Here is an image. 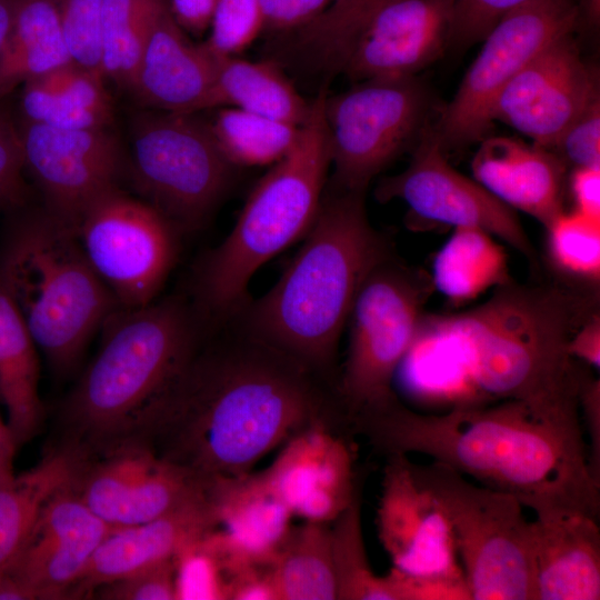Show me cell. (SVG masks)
I'll use <instances>...</instances> for the list:
<instances>
[{
  "label": "cell",
  "instance_id": "obj_17",
  "mask_svg": "<svg viewBox=\"0 0 600 600\" xmlns=\"http://www.w3.org/2000/svg\"><path fill=\"white\" fill-rule=\"evenodd\" d=\"M597 98L598 77L581 59L568 32L546 46L500 91L491 118L551 151Z\"/></svg>",
  "mask_w": 600,
  "mask_h": 600
},
{
  "label": "cell",
  "instance_id": "obj_40",
  "mask_svg": "<svg viewBox=\"0 0 600 600\" xmlns=\"http://www.w3.org/2000/svg\"><path fill=\"white\" fill-rule=\"evenodd\" d=\"M72 62L101 77L100 28L104 0H54Z\"/></svg>",
  "mask_w": 600,
  "mask_h": 600
},
{
  "label": "cell",
  "instance_id": "obj_49",
  "mask_svg": "<svg viewBox=\"0 0 600 600\" xmlns=\"http://www.w3.org/2000/svg\"><path fill=\"white\" fill-rule=\"evenodd\" d=\"M573 210L600 219V167L573 168L569 180Z\"/></svg>",
  "mask_w": 600,
  "mask_h": 600
},
{
  "label": "cell",
  "instance_id": "obj_28",
  "mask_svg": "<svg viewBox=\"0 0 600 600\" xmlns=\"http://www.w3.org/2000/svg\"><path fill=\"white\" fill-rule=\"evenodd\" d=\"M0 398L17 448L40 431L44 409L39 396L37 346L0 269Z\"/></svg>",
  "mask_w": 600,
  "mask_h": 600
},
{
  "label": "cell",
  "instance_id": "obj_18",
  "mask_svg": "<svg viewBox=\"0 0 600 600\" xmlns=\"http://www.w3.org/2000/svg\"><path fill=\"white\" fill-rule=\"evenodd\" d=\"M377 528L393 569L419 579L464 580L448 519L408 454L387 456Z\"/></svg>",
  "mask_w": 600,
  "mask_h": 600
},
{
  "label": "cell",
  "instance_id": "obj_20",
  "mask_svg": "<svg viewBox=\"0 0 600 600\" xmlns=\"http://www.w3.org/2000/svg\"><path fill=\"white\" fill-rule=\"evenodd\" d=\"M457 0H399L380 10L353 42L340 72L354 82L414 77L449 43Z\"/></svg>",
  "mask_w": 600,
  "mask_h": 600
},
{
  "label": "cell",
  "instance_id": "obj_43",
  "mask_svg": "<svg viewBox=\"0 0 600 600\" xmlns=\"http://www.w3.org/2000/svg\"><path fill=\"white\" fill-rule=\"evenodd\" d=\"M24 173L19 122L4 99L0 101V200L8 208L24 200Z\"/></svg>",
  "mask_w": 600,
  "mask_h": 600
},
{
  "label": "cell",
  "instance_id": "obj_16",
  "mask_svg": "<svg viewBox=\"0 0 600 600\" xmlns=\"http://www.w3.org/2000/svg\"><path fill=\"white\" fill-rule=\"evenodd\" d=\"M381 202L402 200L422 220L476 228L492 234L536 262L534 248L513 209L477 180L457 171L444 157L431 126H427L409 166L383 178L376 188Z\"/></svg>",
  "mask_w": 600,
  "mask_h": 600
},
{
  "label": "cell",
  "instance_id": "obj_23",
  "mask_svg": "<svg viewBox=\"0 0 600 600\" xmlns=\"http://www.w3.org/2000/svg\"><path fill=\"white\" fill-rule=\"evenodd\" d=\"M214 74V56L189 39L164 0L149 28L128 93L141 108L197 113L212 109Z\"/></svg>",
  "mask_w": 600,
  "mask_h": 600
},
{
  "label": "cell",
  "instance_id": "obj_26",
  "mask_svg": "<svg viewBox=\"0 0 600 600\" xmlns=\"http://www.w3.org/2000/svg\"><path fill=\"white\" fill-rule=\"evenodd\" d=\"M599 518L580 511L531 521L537 600L600 599Z\"/></svg>",
  "mask_w": 600,
  "mask_h": 600
},
{
  "label": "cell",
  "instance_id": "obj_37",
  "mask_svg": "<svg viewBox=\"0 0 600 600\" xmlns=\"http://www.w3.org/2000/svg\"><path fill=\"white\" fill-rule=\"evenodd\" d=\"M399 0H334L317 19L298 30L299 49L318 67L340 72L368 22Z\"/></svg>",
  "mask_w": 600,
  "mask_h": 600
},
{
  "label": "cell",
  "instance_id": "obj_56",
  "mask_svg": "<svg viewBox=\"0 0 600 600\" xmlns=\"http://www.w3.org/2000/svg\"><path fill=\"white\" fill-rule=\"evenodd\" d=\"M4 208H8V206L3 201L0 200V210H2Z\"/></svg>",
  "mask_w": 600,
  "mask_h": 600
},
{
  "label": "cell",
  "instance_id": "obj_44",
  "mask_svg": "<svg viewBox=\"0 0 600 600\" xmlns=\"http://www.w3.org/2000/svg\"><path fill=\"white\" fill-rule=\"evenodd\" d=\"M567 166L600 167V99H594L551 149Z\"/></svg>",
  "mask_w": 600,
  "mask_h": 600
},
{
  "label": "cell",
  "instance_id": "obj_27",
  "mask_svg": "<svg viewBox=\"0 0 600 600\" xmlns=\"http://www.w3.org/2000/svg\"><path fill=\"white\" fill-rule=\"evenodd\" d=\"M20 120L58 129L110 128L114 107L107 81L74 62L26 82Z\"/></svg>",
  "mask_w": 600,
  "mask_h": 600
},
{
  "label": "cell",
  "instance_id": "obj_54",
  "mask_svg": "<svg viewBox=\"0 0 600 600\" xmlns=\"http://www.w3.org/2000/svg\"><path fill=\"white\" fill-rule=\"evenodd\" d=\"M19 0H0V52L13 26Z\"/></svg>",
  "mask_w": 600,
  "mask_h": 600
},
{
  "label": "cell",
  "instance_id": "obj_39",
  "mask_svg": "<svg viewBox=\"0 0 600 600\" xmlns=\"http://www.w3.org/2000/svg\"><path fill=\"white\" fill-rule=\"evenodd\" d=\"M264 28L259 0H217L203 44L216 57L247 49Z\"/></svg>",
  "mask_w": 600,
  "mask_h": 600
},
{
  "label": "cell",
  "instance_id": "obj_30",
  "mask_svg": "<svg viewBox=\"0 0 600 600\" xmlns=\"http://www.w3.org/2000/svg\"><path fill=\"white\" fill-rule=\"evenodd\" d=\"M70 62L54 0H19L0 52V101L19 86Z\"/></svg>",
  "mask_w": 600,
  "mask_h": 600
},
{
  "label": "cell",
  "instance_id": "obj_19",
  "mask_svg": "<svg viewBox=\"0 0 600 600\" xmlns=\"http://www.w3.org/2000/svg\"><path fill=\"white\" fill-rule=\"evenodd\" d=\"M69 482L43 504L22 549L4 572L23 584L34 600L72 596L93 553L113 529L77 497Z\"/></svg>",
  "mask_w": 600,
  "mask_h": 600
},
{
  "label": "cell",
  "instance_id": "obj_2",
  "mask_svg": "<svg viewBox=\"0 0 600 600\" xmlns=\"http://www.w3.org/2000/svg\"><path fill=\"white\" fill-rule=\"evenodd\" d=\"M350 424L386 456H427L516 497L536 514L580 511L599 518L600 481L589 466L579 408L507 399L493 406L460 402L442 413H422L396 396L356 414Z\"/></svg>",
  "mask_w": 600,
  "mask_h": 600
},
{
  "label": "cell",
  "instance_id": "obj_29",
  "mask_svg": "<svg viewBox=\"0 0 600 600\" xmlns=\"http://www.w3.org/2000/svg\"><path fill=\"white\" fill-rule=\"evenodd\" d=\"M212 109L232 107L300 127L311 102L272 61L216 57Z\"/></svg>",
  "mask_w": 600,
  "mask_h": 600
},
{
  "label": "cell",
  "instance_id": "obj_22",
  "mask_svg": "<svg viewBox=\"0 0 600 600\" xmlns=\"http://www.w3.org/2000/svg\"><path fill=\"white\" fill-rule=\"evenodd\" d=\"M217 527L206 542L227 576L271 562L289 532L293 514L270 487L263 471L217 478L208 483Z\"/></svg>",
  "mask_w": 600,
  "mask_h": 600
},
{
  "label": "cell",
  "instance_id": "obj_51",
  "mask_svg": "<svg viewBox=\"0 0 600 600\" xmlns=\"http://www.w3.org/2000/svg\"><path fill=\"white\" fill-rule=\"evenodd\" d=\"M176 22L187 32L200 34L209 28L217 0H166Z\"/></svg>",
  "mask_w": 600,
  "mask_h": 600
},
{
  "label": "cell",
  "instance_id": "obj_48",
  "mask_svg": "<svg viewBox=\"0 0 600 600\" xmlns=\"http://www.w3.org/2000/svg\"><path fill=\"white\" fill-rule=\"evenodd\" d=\"M228 600H278L271 562L244 567L229 577Z\"/></svg>",
  "mask_w": 600,
  "mask_h": 600
},
{
  "label": "cell",
  "instance_id": "obj_34",
  "mask_svg": "<svg viewBox=\"0 0 600 600\" xmlns=\"http://www.w3.org/2000/svg\"><path fill=\"white\" fill-rule=\"evenodd\" d=\"M211 134L234 167L271 166L294 144L298 126L232 107H220L211 121Z\"/></svg>",
  "mask_w": 600,
  "mask_h": 600
},
{
  "label": "cell",
  "instance_id": "obj_11",
  "mask_svg": "<svg viewBox=\"0 0 600 600\" xmlns=\"http://www.w3.org/2000/svg\"><path fill=\"white\" fill-rule=\"evenodd\" d=\"M429 96L416 77L370 79L324 97L332 189L367 191L428 126Z\"/></svg>",
  "mask_w": 600,
  "mask_h": 600
},
{
  "label": "cell",
  "instance_id": "obj_53",
  "mask_svg": "<svg viewBox=\"0 0 600 600\" xmlns=\"http://www.w3.org/2000/svg\"><path fill=\"white\" fill-rule=\"evenodd\" d=\"M0 600H34L31 592L11 576H0Z\"/></svg>",
  "mask_w": 600,
  "mask_h": 600
},
{
  "label": "cell",
  "instance_id": "obj_9",
  "mask_svg": "<svg viewBox=\"0 0 600 600\" xmlns=\"http://www.w3.org/2000/svg\"><path fill=\"white\" fill-rule=\"evenodd\" d=\"M129 170L143 200L177 229L199 228L227 193L236 167L196 113L142 108L130 119Z\"/></svg>",
  "mask_w": 600,
  "mask_h": 600
},
{
  "label": "cell",
  "instance_id": "obj_45",
  "mask_svg": "<svg viewBox=\"0 0 600 600\" xmlns=\"http://www.w3.org/2000/svg\"><path fill=\"white\" fill-rule=\"evenodd\" d=\"M533 0H457L449 43L469 46L483 40L509 11Z\"/></svg>",
  "mask_w": 600,
  "mask_h": 600
},
{
  "label": "cell",
  "instance_id": "obj_41",
  "mask_svg": "<svg viewBox=\"0 0 600 600\" xmlns=\"http://www.w3.org/2000/svg\"><path fill=\"white\" fill-rule=\"evenodd\" d=\"M204 538L176 558L178 599L228 600L226 571Z\"/></svg>",
  "mask_w": 600,
  "mask_h": 600
},
{
  "label": "cell",
  "instance_id": "obj_10",
  "mask_svg": "<svg viewBox=\"0 0 600 600\" xmlns=\"http://www.w3.org/2000/svg\"><path fill=\"white\" fill-rule=\"evenodd\" d=\"M432 288L430 277L390 256L364 279L349 317L348 357L339 383L348 421L397 396L392 384Z\"/></svg>",
  "mask_w": 600,
  "mask_h": 600
},
{
  "label": "cell",
  "instance_id": "obj_13",
  "mask_svg": "<svg viewBox=\"0 0 600 600\" xmlns=\"http://www.w3.org/2000/svg\"><path fill=\"white\" fill-rule=\"evenodd\" d=\"M178 229L144 200L120 188L98 199L76 234L122 309L154 301L178 256Z\"/></svg>",
  "mask_w": 600,
  "mask_h": 600
},
{
  "label": "cell",
  "instance_id": "obj_32",
  "mask_svg": "<svg viewBox=\"0 0 600 600\" xmlns=\"http://www.w3.org/2000/svg\"><path fill=\"white\" fill-rule=\"evenodd\" d=\"M71 454L59 448L32 469L0 483V576L27 541L43 504L72 474Z\"/></svg>",
  "mask_w": 600,
  "mask_h": 600
},
{
  "label": "cell",
  "instance_id": "obj_1",
  "mask_svg": "<svg viewBox=\"0 0 600 600\" xmlns=\"http://www.w3.org/2000/svg\"><path fill=\"white\" fill-rule=\"evenodd\" d=\"M318 374L247 333L199 348L138 438L204 482L252 471L332 407Z\"/></svg>",
  "mask_w": 600,
  "mask_h": 600
},
{
  "label": "cell",
  "instance_id": "obj_6",
  "mask_svg": "<svg viewBox=\"0 0 600 600\" xmlns=\"http://www.w3.org/2000/svg\"><path fill=\"white\" fill-rule=\"evenodd\" d=\"M326 93L311 102L292 148L250 192L227 238L202 260L194 294L201 318L221 320L246 304L253 274L311 227L330 169Z\"/></svg>",
  "mask_w": 600,
  "mask_h": 600
},
{
  "label": "cell",
  "instance_id": "obj_33",
  "mask_svg": "<svg viewBox=\"0 0 600 600\" xmlns=\"http://www.w3.org/2000/svg\"><path fill=\"white\" fill-rule=\"evenodd\" d=\"M278 600H337L331 527H291L271 561Z\"/></svg>",
  "mask_w": 600,
  "mask_h": 600
},
{
  "label": "cell",
  "instance_id": "obj_21",
  "mask_svg": "<svg viewBox=\"0 0 600 600\" xmlns=\"http://www.w3.org/2000/svg\"><path fill=\"white\" fill-rule=\"evenodd\" d=\"M327 424L316 422L291 437L262 471L293 517L329 523L358 492L351 451Z\"/></svg>",
  "mask_w": 600,
  "mask_h": 600
},
{
  "label": "cell",
  "instance_id": "obj_38",
  "mask_svg": "<svg viewBox=\"0 0 600 600\" xmlns=\"http://www.w3.org/2000/svg\"><path fill=\"white\" fill-rule=\"evenodd\" d=\"M547 251L562 274L583 282L600 278V219L574 210L560 213L547 227Z\"/></svg>",
  "mask_w": 600,
  "mask_h": 600
},
{
  "label": "cell",
  "instance_id": "obj_55",
  "mask_svg": "<svg viewBox=\"0 0 600 600\" xmlns=\"http://www.w3.org/2000/svg\"><path fill=\"white\" fill-rule=\"evenodd\" d=\"M584 7L590 23H598L600 16V0H586Z\"/></svg>",
  "mask_w": 600,
  "mask_h": 600
},
{
  "label": "cell",
  "instance_id": "obj_36",
  "mask_svg": "<svg viewBox=\"0 0 600 600\" xmlns=\"http://www.w3.org/2000/svg\"><path fill=\"white\" fill-rule=\"evenodd\" d=\"M332 522L337 600H398L391 574L378 576L369 562L359 494Z\"/></svg>",
  "mask_w": 600,
  "mask_h": 600
},
{
  "label": "cell",
  "instance_id": "obj_15",
  "mask_svg": "<svg viewBox=\"0 0 600 600\" xmlns=\"http://www.w3.org/2000/svg\"><path fill=\"white\" fill-rule=\"evenodd\" d=\"M26 173L43 209L76 232L89 208L120 188L123 151L110 128L58 129L19 120Z\"/></svg>",
  "mask_w": 600,
  "mask_h": 600
},
{
  "label": "cell",
  "instance_id": "obj_7",
  "mask_svg": "<svg viewBox=\"0 0 600 600\" xmlns=\"http://www.w3.org/2000/svg\"><path fill=\"white\" fill-rule=\"evenodd\" d=\"M0 269L36 346L60 376L74 370L91 337L120 309L76 232L43 208L12 227Z\"/></svg>",
  "mask_w": 600,
  "mask_h": 600
},
{
  "label": "cell",
  "instance_id": "obj_46",
  "mask_svg": "<svg viewBox=\"0 0 600 600\" xmlns=\"http://www.w3.org/2000/svg\"><path fill=\"white\" fill-rule=\"evenodd\" d=\"M334 0H259L264 28L300 30L317 19Z\"/></svg>",
  "mask_w": 600,
  "mask_h": 600
},
{
  "label": "cell",
  "instance_id": "obj_3",
  "mask_svg": "<svg viewBox=\"0 0 600 600\" xmlns=\"http://www.w3.org/2000/svg\"><path fill=\"white\" fill-rule=\"evenodd\" d=\"M364 191L332 189L277 283L243 306L242 330L318 376L332 368L360 287L390 256L369 221Z\"/></svg>",
  "mask_w": 600,
  "mask_h": 600
},
{
  "label": "cell",
  "instance_id": "obj_50",
  "mask_svg": "<svg viewBox=\"0 0 600 600\" xmlns=\"http://www.w3.org/2000/svg\"><path fill=\"white\" fill-rule=\"evenodd\" d=\"M569 354L578 362L600 368V317L593 311L572 333L568 343Z\"/></svg>",
  "mask_w": 600,
  "mask_h": 600
},
{
  "label": "cell",
  "instance_id": "obj_47",
  "mask_svg": "<svg viewBox=\"0 0 600 600\" xmlns=\"http://www.w3.org/2000/svg\"><path fill=\"white\" fill-rule=\"evenodd\" d=\"M579 412L588 434V458L592 474L600 481V381L583 368L579 386Z\"/></svg>",
  "mask_w": 600,
  "mask_h": 600
},
{
  "label": "cell",
  "instance_id": "obj_31",
  "mask_svg": "<svg viewBox=\"0 0 600 600\" xmlns=\"http://www.w3.org/2000/svg\"><path fill=\"white\" fill-rule=\"evenodd\" d=\"M496 239L480 229L453 228L433 258V288L461 306L511 282L508 256Z\"/></svg>",
  "mask_w": 600,
  "mask_h": 600
},
{
  "label": "cell",
  "instance_id": "obj_14",
  "mask_svg": "<svg viewBox=\"0 0 600 600\" xmlns=\"http://www.w3.org/2000/svg\"><path fill=\"white\" fill-rule=\"evenodd\" d=\"M70 454V488L111 528L140 524L208 497L207 482L138 438Z\"/></svg>",
  "mask_w": 600,
  "mask_h": 600
},
{
  "label": "cell",
  "instance_id": "obj_24",
  "mask_svg": "<svg viewBox=\"0 0 600 600\" xmlns=\"http://www.w3.org/2000/svg\"><path fill=\"white\" fill-rule=\"evenodd\" d=\"M217 523L208 496L153 520L113 528L93 553L72 596H83L101 586L177 558L188 547L203 539Z\"/></svg>",
  "mask_w": 600,
  "mask_h": 600
},
{
  "label": "cell",
  "instance_id": "obj_35",
  "mask_svg": "<svg viewBox=\"0 0 600 600\" xmlns=\"http://www.w3.org/2000/svg\"><path fill=\"white\" fill-rule=\"evenodd\" d=\"M164 0H104L100 28L101 70L107 82L129 92L140 54Z\"/></svg>",
  "mask_w": 600,
  "mask_h": 600
},
{
  "label": "cell",
  "instance_id": "obj_52",
  "mask_svg": "<svg viewBox=\"0 0 600 600\" xmlns=\"http://www.w3.org/2000/svg\"><path fill=\"white\" fill-rule=\"evenodd\" d=\"M17 446L7 422L0 417V483L11 481L14 477V456Z\"/></svg>",
  "mask_w": 600,
  "mask_h": 600
},
{
  "label": "cell",
  "instance_id": "obj_12",
  "mask_svg": "<svg viewBox=\"0 0 600 600\" xmlns=\"http://www.w3.org/2000/svg\"><path fill=\"white\" fill-rule=\"evenodd\" d=\"M578 17L574 0H533L506 13L484 37L454 97L432 126L442 149L486 138L500 91L546 46L571 32Z\"/></svg>",
  "mask_w": 600,
  "mask_h": 600
},
{
  "label": "cell",
  "instance_id": "obj_4",
  "mask_svg": "<svg viewBox=\"0 0 600 600\" xmlns=\"http://www.w3.org/2000/svg\"><path fill=\"white\" fill-rule=\"evenodd\" d=\"M200 314L171 297L118 309L61 409L63 444L88 454L139 438L200 346Z\"/></svg>",
  "mask_w": 600,
  "mask_h": 600
},
{
  "label": "cell",
  "instance_id": "obj_8",
  "mask_svg": "<svg viewBox=\"0 0 600 600\" xmlns=\"http://www.w3.org/2000/svg\"><path fill=\"white\" fill-rule=\"evenodd\" d=\"M413 469L448 519L471 600H537L523 504L436 461Z\"/></svg>",
  "mask_w": 600,
  "mask_h": 600
},
{
  "label": "cell",
  "instance_id": "obj_42",
  "mask_svg": "<svg viewBox=\"0 0 600 600\" xmlns=\"http://www.w3.org/2000/svg\"><path fill=\"white\" fill-rule=\"evenodd\" d=\"M98 589L100 599L177 600V560L162 561Z\"/></svg>",
  "mask_w": 600,
  "mask_h": 600
},
{
  "label": "cell",
  "instance_id": "obj_5",
  "mask_svg": "<svg viewBox=\"0 0 600 600\" xmlns=\"http://www.w3.org/2000/svg\"><path fill=\"white\" fill-rule=\"evenodd\" d=\"M589 299L558 286L509 282L478 307L449 314L479 396L544 408H579L583 367L569 340L590 311Z\"/></svg>",
  "mask_w": 600,
  "mask_h": 600
},
{
  "label": "cell",
  "instance_id": "obj_25",
  "mask_svg": "<svg viewBox=\"0 0 600 600\" xmlns=\"http://www.w3.org/2000/svg\"><path fill=\"white\" fill-rule=\"evenodd\" d=\"M473 179L511 209L544 227L563 209L567 164L552 151L509 137H488L471 161Z\"/></svg>",
  "mask_w": 600,
  "mask_h": 600
}]
</instances>
